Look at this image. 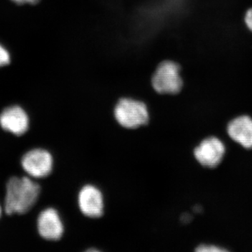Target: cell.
I'll return each instance as SVG.
<instances>
[{"label":"cell","instance_id":"obj_12","mask_svg":"<svg viewBox=\"0 0 252 252\" xmlns=\"http://www.w3.org/2000/svg\"><path fill=\"white\" fill-rule=\"evenodd\" d=\"M244 22L247 28L252 32V7L247 10L244 16Z\"/></svg>","mask_w":252,"mask_h":252},{"label":"cell","instance_id":"obj_2","mask_svg":"<svg viewBox=\"0 0 252 252\" xmlns=\"http://www.w3.org/2000/svg\"><path fill=\"white\" fill-rule=\"evenodd\" d=\"M114 117L122 127L128 129L145 126L149 121L147 105L132 98H122L118 102L114 108Z\"/></svg>","mask_w":252,"mask_h":252},{"label":"cell","instance_id":"obj_11","mask_svg":"<svg viewBox=\"0 0 252 252\" xmlns=\"http://www.w3.org/2000/svg\"><path fill=\"white\" fill-rule=\"evenodd\" d=\"M195 251L198 252H227L225 249L219 248L215 245H202L195 249Z\"/></svg>","mask_w":252,"mask_h":252},{"label":"cell","instance_id":"obj_7","mask_svg":"<svg viewBox=\"0 0 252 252\" xmlns=\"http://www.w3.org/2000/svg\"><path fill=\"white\" fill-rule=\"evenodd\" d=\"M0 125L4 130L14 135H23L29 127V117L22 107L11 106L0 114Z\"/></svg>","mask_w":252,"mask_h":252},{"label":"cell","instance_id":"obj_9","mask_svg":"<svg viewBox=\"0 0 252 252\" xmlns=\"http://www.w3.org/2000/svg\"><path fill=\"white\" fill-rule=\"evenodd\" d=\"M227 132L232 140L244 148L252 149V118L247 115L235 118L228 124Z\"/></svg>","mask_w":252,"mask_h":252},{"label":"cell","instance_id":"obj_15","mask_svg":"<svg viewBox=\"0 0 252 252\" xmlns=\"http://www.w3.org/2000/svg\"><path fill=\"white\" fill-rule=\"evenodd\" d=\"M1 207H0V217H1Z\"/></svg>","mask_w":252,"mask_h":252},{"label":"cell","instance_id":"obj_10","mask_svg":"<svg viewBox=\"0 0 252 252\" xmlns=\"http://www.w3.org/2000/svg\"><path fill=\"white\" fill-rule=\"evenodd\" d=\"M11 63V54L2 44H0V67L8 65Z\"/></svg>","mask_w":252,"mask_h":252},{"label":"cell","instance_id":"obj_13","mask_svg":"<svg viewBox=\"0 0 252 252\" xmlns=\"http://www.w3.org/2000/svg\"><path fill=\"white\" fill-rule=\"evenodd\" d=\"M17 4H35L39 2V0H11Z\"/></svg>","mask_w":252,"mask_h":252},{"label":"cell","instance_id":"obj_3","mask_svg":"<svg viewBox=\"0 0 252 252\" xmlns=\"http://www.w3.org/2000/svg\"><path fill=\"white\" fill-rule=\"evenodd\" d=\"M152 84L158 94H179L183 87L180 66L170 61L160 63L152 77Z\"/></svg>","mask_w":252,"mask_h":252},{"label":"cell","instance_id":"obj_6","mask_svg":"<svg viewBox=\"0 0 252 252\" xmlns=\"http://www.w3.org/2000/svg\"><path fill=\"white\" fill-rule=\"evenodd\" d=\"M79 209L85 216L99 218L104 213L102 194L97 187L86 185L81 189L78 197Z\"/></svg>","mask_w":252,"mask_h":252},{"label":"cell","instance_id":"obj_1","mask_svg":"<svg viewBox=\"0 0 252 252\" xmlns=\"http://www.w3.org/2000/svg\"><path fill=\"white\" fill-rule=\"evenodd\" d=\"M40 187L28 177H12L6 185L5 211L8 215L26 213L37 201Z\"/></svg>","mask_w":252,"mask_h":252},{"label":"cell","instance_id":"obj_8","mask_svg":"<svg viewBox=\"0 0 252 252\" xmlns=\"http://www.w3.org/2000/svg\"><path fill=\"white\" fill-rule=\"evenodd\" d=\"M39 235L48 240H59L62 238L64 226L59 212L53 208L41 212L37 220Z\"/></svg>","mask_w":252,"mask_h":252},{"label":"cell","instance_id":"obj_5","mask_svg":"<svg viewBox=\"0 0 252 252\" xmlns=\"http://www.w3.org/2000/svg\"><path fill=\"white\" fill-rule=\"evenodd\" d=\"M21 163L28 175L35 178H43L52 171L54 160L48 151L35 149L25 154Z\"/></svg>","mask_w":252,"mask_h":252},{"label":"cell","instance_id":"obj_4","mask_svg":"<svg viewBox=\"0 0 252 252\" xmlns=\"http://www.w3.org/2000/svg\"><path fill=\"white\" fill-rule=\"evenodd\" d=\"M225 147L222 141L216 137H210L200 142L194 149V157L204 167L215 168L224 157Z\"/></svg>","mask_w":252,"mask_h":252},{"label":"cell","instance_id":"obj_14","mask_svg":"<svg viewBox=\"0 0 252 252\" xmlns=\"http://www.w3.org/2000/svg\"><path fill=\"white\" fill-rule=\"evenodd\" d=\"M190 217L188 215H185L183 217H182V220L185 222H188L190 220Z\"/></svg>","mask_w":252,"mask_h":252}]
</instances>
